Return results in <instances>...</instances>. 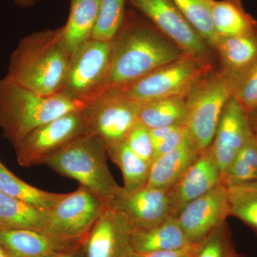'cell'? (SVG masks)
Returning a JSON list of instances; mask_svg holds the SVG:
<instances>
[{
  "mask_svg": "<svg viewBox=\"0 0 257 257\" xmlns=\"http://www.w3.org/2000/svg\"><path fill=\"white\" fill-rule=\"evenodd\" d=\"M196 243H192L187 247L172 251H155L146 253H135L133 257H194Z\"/></svg>",
  "mask_w": 257,
  "mask_h": 257,
  "instance_id": "obj_35",
  "label": "cell"
},
{
  "mask_svg": "<svg viewBox=\"0 0 257 257\" xmlns=\"http://www.w3.org/2000/svg\"><path fill=\"white\" fill-rule=\"evenodd\" d=\"M214 49L220 59V70L234 79L257 60V30L238 36L219 37Z\"/></svg>",
  "mask_w": 257,
  "mask_h": 257,
  "instance_id": "obj_19",
  "label": "cell"
},
{
  "mask_svg": "<svg viewBox=\"0 0 257 257\" xmlns=\"http://www.w3.org/2000/svg\"><path fill=\"white\" fill-rule=\"evenodd\" d=\"M125 5L126 0H101L91 39L101 42L112 41L126 18Z\"/></svg>",
  "mask_w": 257,
  "mask_h": 257,
  "instance_id": "obj_29",
  "label": "cell"
},
{
  "mask_svg": "<svg viewBox=\"0 0 257 257\" xmlns=\"http://www.w3.org/2000/svg\"><path fill=\"white\" fill-rule=\"evenodd\" d=\"M229 216L227 188L221 183L189 203L175 217L189 242L197 243L226 222Z\"/></svg>",
  "mask_w": 257,
  "mask_h": 257,
  "instance_id": "obj_13",
  "label": "cell"
},
{
  "mask_svg": "<svg viewBox=\"0 0 257 257\" xmlns=\"http://www.w3.org/2000/svg\"><path fill=\"white\" fill-rule=\"evenodd\" d=\"M155 27L184 53L210 60L209 47L172 0H130Z\"/></svg>",
  "mask_w": 257,
  "mask_h": 257,
  "instance_id": "obj_11",
  "label": "cell"
},
{
  "mask_svg": "<svg viewBox=\"0 0 257 257\" xmlns=\"http://www.w3.org/2000/svg\"><path fill=\"white\" fill-rule=\"evenodd\" d=\"M142 104L115 91L101 92L84 108L87 134L101 140L106 149L124 141L139 121Z\"/></svg>",
  "mask_w": 257,
  "mask_h": 257,
  "instance_id": "obj_7",
  "label": "cell"
},
{
  "mask_svg": "<svg viewBox=\"0 0 257 257\" xmlns=\"http://www.w3.org/2000/svg\"><path fill=\"white\" fill-rule=\"evenodd\" d=\"M71 57L60 28L34 32L13 51L5 77L42 95H53L62 89Z\"/></svg>",
  "mask_w": 257,
  "mask_h": 257,
  "instance_id": "obj_2",
  "label": "cell"
},
{
  "mask_svg": "<svg viewBox=\"0 0 257 257\" xmlns=\"http://www.w3.org/2000/svg\"><path fill=\"white\" fill-rule=\"evenodd\" d=\"M101 0H71L67 23L60 28L66 48L73 54L92 37Z\"/></svg>",
  "mask_w": 257,
  "mask_h": 257,
  "instance_id": "obj_21",
  "label": "cell"
},
{
  "mask_svg": "<svg viewBox=\"0 0 257 257\" xmlns=\"http://www.w3.org/2000/svg\"><path fill=\"white\" fill-rule=\"evenodd\" d=\"M107 149L93 135L85 134L61 149L45 162L56 173L74 179L109 202L121 187L108 167Z\"/></svg>",
  "mask_w": 257,
  "mask_h": 257,
  "instance_id": "obj_4",
  "label": "cell"
},
{
  "mask_svg": "<svg viewBox=\"0 0 257 257\" xmlns=\"http://www.w3.org/2000/svg\"><path fill=\"white\" fill-rule=\"evenodd\" d=\"M85 134L84 109L64 114L28 134L15 147L17 160L25 167L45 165L56 152Z\"/></svg>",
  "mask_w": 257,
  "mask_h": 257,
  "instance_id": "obj_8",
  "label": "cell"
},
{
  "mask_svg": "<svg viewBox=\"0 0 257 257\" xmlns=\"http://www.w3.org/2000/svg\"><path fill=\"white\" fill-rule=\"evenodd\" d=\"M253 135L247 113L231 96L224 106L215 137L209 148L222 177L241 147Z\"/></svg>",
  "mask_w": 257,
  "mask_h": 257,
  "instance_id": "obj_15",
  "label": "cell"
},
{
  "mask_svg": "<svg viewBox=\"0 0 257 257\" xmlns=\"http://www.w3.org/2000/svg\"><path fill=\"white\" fill-rule=\"evenodd\" d=\"M248 119H249L253 133L257 138V107L248 114Z\"/></svg>",
  "mask_w": 257,
  "mask_h": 257,
  "instance_id": "obj_38",
  "label": "cell"
},
{
  "mask_svg": "<svg viewBox=\"0 0 257 257\" xmlns=\"http://www.w3.org/2000/svg\"><path fill=\"white\" fill-rule=\"evenodd\" d=\"M236 253L227 224L218 226L196 243L194 257H239Z\"/></svg>",
  "mask_w": 257,
  "mask_h": 257,
  "instance_id": "obj_31",
  "label": "cell"
},
{
  "mask_svg": "<svg viewBox=\"0 0 257 257\" xmlns=\"http://www.w3.org/2000/svg\"><path fill=\"white\" fill-rule=\"evenodd\" d=\"M231 96V79L221 70L211 71L186 96V127L192 143L201 152L209 148L221 114Z\"/></svg>",
  "mask_w": 257,
  "mask_h": 257,
  "instance_id": "obj_6",
  "label": "cell"
},
{
  "mask_svg": "<svg viewBox=\"0 0 257 257\" xmlns=\"http://www.w3.org/2000/svg\"><path fill=\"white\" fill-rule=\"evenodd\" d=\"M81 242L82 241L67 248L55 257H81Z\"/></svg>",
  "mask_w": 257,
  "mask_h": 257,
  "instance_id": "obj_36",
  "label": "cell"
},
{
  "mask_svg": "<svg viewBox=\"0 0 257 257\" xmlns=\"http://www.w3.org/2000/svg\"><path fill=\"white\" fill-rule=\"evenodd\" d=\"M239 257H242V256H241V255H240Z\"/></svg>",
  "mask_w": 257,
  "mask_h": 257,
  "instance_id": "obj_40",
  "label": "cell"
},
{
  "mask_svg": "<svg viewBox=\"0 0 257 257\" xmlns=\"http://www.w3.org/2000/svg\"><path fill=\"white\" fill-rule=\"evenodd\" d=\"M211 71L210 60L185 54L135 82L110 90L140 104L167 98L186 97Z\"/></svg>",
  "mask_w": 257,
  "mask_h": 257,
  "instance_id": "obj_5",
  "label": "cell"
},
{
  "mask_svg": "<svg viewBox=\"0 0 257 257\" xmlns=\"http://www.w3.org/2000/svg\"><path fill=\"white\" fill-rule=\"evenodd\" d=\"M219 37L245 35L257 30V21L246 13L241 0H207Z\"/></svg>",
  "mask_w": 257,
  "mask_h": 257,
  "instance_id": "obj_23",
  "label": "cell"
},
{
  "mask_svg": "<svg viewBox=\"0 0 257 257\" xmlns=\"http://www.w3.org/2000/svg\"><path fill=\"white\" fill-rule=\"evenodd\" d=\"M108 157L122 173L124 187L127 192L146 187L150 164L147 163L128 147L125 141L107 148Z\"/></svg>",
  "mask_w": 257,
  "mask_h": 257,
  "instance_id": "obj_25",
  "label": "cell"
},
{
  "mask_svg": "<svg viewBox=\"0 0 257 257\" xmlns=\"http://www.w3.org/2000/svg\"><path fill=\"white\" fill-rule=\"evenodd\" d=\"M0 192L35 207L50 211L65 194H56L32 187L19 179L0 162Z\"/></svg>",
  "mask_w": 257,
  "mask_h": 257,
  "instance_id": "obj_26",
  "label": "cell"
},
{
  "mask_svg": "<svg viewBox=\"0 0 257 257\" xmlns=\"http://www.w3.org/2000/svg\"><path fill=\"white\" fill-rule=\"evenodd\" d=\"M185 54L155 26L128 13L111 41L110 63L99 94L135 82Z\"/></svg>",
  "mask_w": 257,
  "mask_h": 257,
  "instance_id": "obj_1",
  "label": "cell"
},
{
  "mask_svg": "<svg viewBox=\"0 0 257 257\" xmlns=\"http://www.w3.org/2000/svg\"><path fill=\"white\" fill-rule=\"evenodd\" d=\"M111 42L88 40L73 52L60 92L89 101L101 92L110 63Z\"/></svg>",
  "mask_w": 257,
  "mask_h": 257,
  "instance_id": "obj_10",
  "label": "cell"
},
{
  "mask_svg": "<svg viewBox=\"0 0 257 257\" xmlns=\"http://www.w3.org/2000/svg\"><path fill=\"white\" fill-rule=\"evenodd\" d=\"M132 243L136 253L181 249L189 242L175 216L148 229L136 230L132 234Z\"/></svg>",
  "mask_w": 257,
  "mask_h": 257,
  "instance_id": "obj_20",
  "label": "cell"
},
{
  "mask_svg": "<svg viewBox=\"0 0 257 257\" xmlns=\"http://www.w3.org/2000/svg\"><path fill=\"white\" fill-rule=\"evenodd\" d=\"M124 141L136 155L151 165L155 150L150 128L138 121L130 130Z\"/></svg>",
  "mask_w": 257,
  "mask_h": 257,
  "instance_id": "obj_33",
  "label": "cell"
},
{
  "mask_svg": "<svg viewBox=\"0 0 257 257\" xmlns=\"http://www.w3.org/2000/svg\"><path fill=\"white\" fill-rule=\"evenodd\" d=\"M202 153L188 136L173 151L154 159L150 165L147 187L169 190Z\"/></svg>",
  "mask_w": 257,
  "mask_h": 257,
  "instance_id": "obj_18",
  "label": "cell"
},
{
  "mask_svg": "<svg viewBox=\"0 0 257 257\" xmlns=\"http://www.w3.org/2000/svg\"><path fill=\"white\" fill-rule=\"evenodd\" d=\"M187 116L186 97H172L142 104L139 121L151 130L185 125Z\"/></svg>",
  "mask_w": 257,
  "mask_h": 257,
  "instance_id": "obj_24",
  "label": "cell"
},
{
  "mask_svg": "<svg viewBox=\"0 0 257 257\" xmlns=\"http://www.w3.org/2000/svg\"><path fill=\"white\" fill-rule=\"evenodd\" d=\"M133 230L109 205L81 242V257H133Z\"/></svg>",
  "mask_w": 257,
  "mask_h": 257,
  "instance_id": "obj_14",
  "label": "cell"
},
{
  "mask_svg": "<svg viewBox=\"0 0 257 257\" xmlns=\"http://www.w3.org/2000/svg\"><path fill=\"white\" fill-rule=\"evenodd\" d=\"M107 206L102 198L79 185L51 209L45 233L69 241H82Z\"/></svg>",
  "mask_w": 257,
  "mask_h": 257,
  "instance_id": "obj_9",
  "label": "cell"
},
{
  "mask_svg": "<svg viewBox=\"0 0 257 257\" xmlns=\"http://www.w3.org/2000/svg\"><path fill=\"white\" fill-rule=\"evenodd\" d=\"M108 205L123 216L133 231L150 229L174 216L169 190L147 186L133 192L121 187Z\"/></svg>",
  "mask_w": 257,
  "mask_h": 257,
  "instance_id": "obj_12",
  "label": "cell"
},
{
  "mask_svg": "<svg viewBox=\"0 0 257 257\" xmlns=\"http://www.w3.org/2000/svg\"><path fill=\"white\" fill-rule=\"evenodd\" d=\"M50 211L0 192V230H33L45 232Z\"/></svg>",
  "mask_w": 257,
  "mask_h": 257,
  "instance_id": "obj_22",
  "label": "cell"
},
{
  "mask_svg": "<svg viewBox=\"0 0 257 257\" xmlns=\"http://www.w3.org/2000/svg\"><path fill=\"white\" fill-rule=\"evenodd\" d=\"M80 241L33 230H0V244L11 257H55Z\"/></svg>",
  "mask_w": 257,
  "mask_h": 257,
  "instance_id": "obj_17",
  "label": "cell"
},
{
  "mask_svg": "<svg viewBox=\"0 0 257 257\" xmlns=\"http://www.w3.org/2000/svg\"><path fill=\"white\" fill-rule=\"evenodd\" d=\"M0 257H11L1 244H0Z\"/></svg>",
  "mask_w": 257,
  "mask_h": 257,
  "instance_id": "obj_39",
  "label": "cell"
},
{
  "mask_svg": "<svg viewBox=\"0 0 257 257\" xmlns=\"http://www.w3.org/2000/svg\"><path fill=\"white\" fill-rule=\"evenodd\" d=\"M226 186L230 216L243 221L257 235V180Z\"/></svg>",
  "mask_w": 257,
  "mask_h": 257,
  "instance_id": "obj_27",
  "label": "cell"
},
{
  "mask_svg": "<svg viewBox=\"0 0 257 257\" xmlns=\"http://www.w3.org/2000/svg\"><path fill=\"white\" fill-rule=\"evenodd\" d=\"M192 28L208 46L214 49L219 35L216 33L207 0H172Z\"/></svg>",
  "mask_w": 257,
  "mask_h": 257,
  "instance_id": "obj_28",
  "label": "cell"
},
{
  "mask_svg": "<svg viewBox=\"0 0 257 257\" xmlns=\"http://www.w3.org/2000/svg\"><path fill=\"white\" fill-rule=\"evenodd\" d=\"M221 183L222 173L208 149L169 189L173 216H177L189 203Z\"/></svg>",
  "mask_w": 257,
  "mask_h": 257,
  "instance_id": "obj_16",
  "label": "cell"
},
{
  "mask_svg": "<svg viewBox=\"0 0 257 257\" xmlns=\"http://www.w3.org/2000/svg\"><path fill=\"white\" fill-rule=\"evenodd\" d=\"M189 134L185 125H178L162 141L154 147L155 157L162 156L173 151L180 146L188 138Z\"/></svg>",
  "mask_w": 257,
  "mask_h": 257,
  "instance_id": "obj_34",
  "label": "cell"
},
{
  "mask_svg": "<svg viewBox=\"0 0 257 257\" xmlns=\"http://www.w3.org/2000/svg\"><path fill=\"white\" fill-rule=\"evenodd\" d=\"M231 96L248 115L257 107V60L244 72L231 79Z\"/></svg>",
  "mask_w": 257,
  "mask_h": 257,
  "instance_id": "obj_32",
  "label": "cell"
},
{
  "mask_svg": "<svg viewBox=\"0 0 257 257\" xmlns=\"http://www.w3.org/2000/svg\"><path fill=\"white\" fill-rule=\"evenodd\" d=\"M87 104L65 92L42 95L5 77L0 79V128L14 147L35 128Z\"/></svg>",
  "mask_w": 257,
  "mask_h": 257,
  "instance_id": "obj_3",
  "label": "cell"
},
{
  "mask_svg": "<svg viewBox=\"0 0 257 257\" xmlns=\"http://www.w3.org/2000/svg\"><path fill=\"white\" fill-rule=\"evenodd\" d=\"M257 180V138L248 139L222 177L225 185Z\"/></svg>",
  "mask_w": 257,
  "mask_h": 257,
  "instance_id": "obj_30",
  "label": "cell"
},
{
  "mask_svg": "<svg viewBox=\"0 0 257 257\" xmlns=\"http://www.w3.org/2000/svg\"><path fill=\"white\" fill-rule=\"evenodd\" d=\"M13 1L17 6L20 8H28L35 6L41 0H13Z\"/></svg>",
  "mask_w": 257,
  "mask_h": 257,
  "instance_id": "obj_37",
  "label": "cell"
}]
</instances>
